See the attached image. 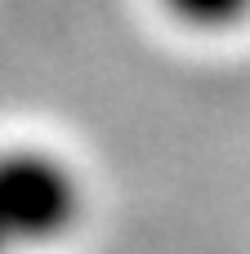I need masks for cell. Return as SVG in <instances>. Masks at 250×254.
Here are the masks:
<instances>
[{
    "mask_svg": "<svg viewBox=\"0 0 250 254\" xmlns=\"http://www.w3.org/2000/svg\"><path fill=\"white\" fill-rule=\"evenodd\" d=\"M76 170L45 147H0V254H31L81 219Z\"/></svg>",
    "mask_w": 250,
    "mask_h": 254,
    "instance_id": "1",
    "label": "cell"
},
{
    "mask_svg": "<svg viewBox=\"0 0 250 254\" xmlns=\"http://www.w3.org/2000/svg\"><path fill=\"white\" fill-rule=\"evenodd\" d=\"M161 9L192 31H228L250 18V0H161Z\"/></svg>",
    "mask_w": 250,
    "mask_h": 254,
    "instance_id": "2",
    "label": "cell"
}]
</instances>
